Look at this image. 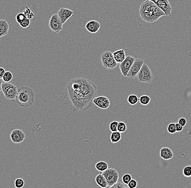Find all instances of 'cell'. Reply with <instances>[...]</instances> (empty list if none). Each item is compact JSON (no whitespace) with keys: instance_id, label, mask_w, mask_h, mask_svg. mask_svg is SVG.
I'll return each mask as SVG.
<instances>
[{"instance_id":"cell-19","label":"cell","mask_w":191,"mask_h":188,"mask_svg":"<svg viewBox=\"0 0 191 188\" xmlns=\"http://www.w3.org/2000/svg\"><path fill=\"white\" fill-rule=\"evenodd\" d=\"M113 55L116 62L117 64H120L123 62L126 58L125 51L124 49L118 50L116 51L113 53Z\"/></svg>"},{"instance_id":"cell-24","label":"cell","mask_w":191,"mask_h":188,"mask_svg":"<svg viewBox=\"0 0 191 188\" xmlns=\"http://www.w3.org/2000/svg\"><path fill=\"white\" fill-rule=\"evenodd\" d=\"M139 101V98L135 94H131L128 97V103L132 106L137 104Z\"/></svg>"},{"instance_id":"cell-28","label":"cell","mask_w":191,"mask_h":188,"mask_svg":"<svg viewBox=\"0 0 191 188\" xmlns=\"http://www.w3.org/2000/svg\"><path fill=\"white\" fill-rule=\"evenodd\" d=\"M127 130V125L123 122H118V125L117 131L120 132L121 133H124Z\"/></svg>"},{"instance_id":"cell-15","label":"cell","mask_w":191,"mask_h":188,"mask_svg":"<svg viewBox=\"0 0 191 188\" xmlns=\"http://www.w3.org/2000/svg\"><path fill=\"white\" fill-rule=\"evenodd\" d=\"M101 28V24L96 20H91L86 23L85 28L91 33L98 32Z\"/></svg>"},{"instance_id":"cell-34","label":"cell","mask_w":191,"mask_h":188,"mask_svg":"<svg viewBox=\"0 0 191 188\" xmlns=\"http://www.w3.org/2000/svg\"><path fill=\"white\" fill-rule=\"evenodd\" d=\"M127 186L129 188H136L137 186V182L135 179H132Z\"/></svg>"},{"instance_id":"cell-35","label":"cell","mask_w":191,"mask_h":188,"mask_svg":"<svg viewBox=\"0 0 191 188\" xmlns=\"http://www.w3.org/2000/svg\"><path fill=\"white\" fill-rule=\"evenodd\" d=\"M178 123L184 127V126H186V124H187V120L184 118H181L179 119Z\"/></svg>"},{"instance_id":"cell-31","label":"cell","mask_w":191,"mask_h":188,"mask_svg":"<svg viewBox=\"0 0 191 188\" xmlns=\"http://www.w3.org/2000/svg\"><path fill=\"white\" fill-rule=\"evenodd\" d=\"M167 131L171 134L175 133L176 132V125L175 123H170L167 127Z\"/></svg>"},{"instance_id":"cell-4","label":"cell","mask_w":191,"mask_h":188,"mask_svg":"<svg viewBox=\"0 0 191 188\" xmlns=\"http://www.w3.org/2000/svg\"><path fill=\"white\" fill-rule=\"evenodd\" d=\"M101 60L102 66L106 69H114L117 66V63L114 58L113 53L110 51H107L103 52L101 55Z\"/></svg>"},{"instance_id":"cell-5","label":"cell","mask_w":191,"mask_h":188,"mask_svg":"<svg viewBox=\"0 0 191 188\" xmlns=\"http://www.w3.org/2000/svg\"><path fill=\"white\" fill-rule=\"evenodd\" d=\"M2 92L4 96L7 99H16L18 92L17 87L14 84L9 82H3L2 84Z\"/></svg>"},{"instance_id":"cell-13","label":"cell","mask_w":191,"mask_h":188,"mask_svg":"<svg viewBox=\"0 0 191 188\" xmlns=\"http://www.w3.org/2000/svg\"><path fill=\"white\" fill-rule=\"evenodd\" d=\"M93 103L101 109H108L110 106V101L107 97L104 96L96 97L93 99Z\"/></svg>"},{"instance_id":"cell-17","label":"cell","mask_w":191,"mask_h":188,"mask_svg":"<svg viewBox=\"0 0 191 188\" xmlns=\"http://www.w3.org/2000/svg\"><path fill=\"white\" fill-rule=\"evenodd\" d=\"M160 156L165 161H168L173 158L174 154L173 151L169 147H163L160 149Z\"/></svg>"},{"instance_id":"cell-7","label":"cell","mask_w":191,"mask_h":188,"mask_svg":"<svg viewBox=\"0 0 191 188\" xmlns=\"http://www.w3.org/2000/svg\"><path fill=\"white\" fill-rule=\"evenodd\" d=\"M101 173L105 177L109 186L111 187L117 183L119 179V174L115 168H108L106 170Z\"/></svg>"},{"instance_id":"cell-3","label":"cell","mask_w":191,"mask_h":188,"mask_svg":"<svg viewBox=\"0 0 191 188\" xmlns=\"http://www.w3.org/2000/svg\"><path fill=\"white\" fill-rule=\"evenodd\" d=\"M35 95L31 87L23 86L18 90L15 101L17 105L22 108H27L33 106L35 102Z\"/></svg>"},{"instance_id":"cell-1","label":"cell","mask_w":191,"mask_h":188,"mask_svg":"<svg viewBox=\"0 0 191 188\" xmlns=\"http://www.w3.org/2000/svg\"><path fill=\"white\" fill-rule=\"evenodd\" d=\"M97 87L85 77H77L70 80L58 101L74 112L90 109L97 95Z\"/></svg>"},{"instance_id":"cell-25","label":"cell","mask_w":191,"mask_h":188,"mask_svg":"<svg viewBox=\"0 0 191 188\" xmlns=\"http://www.w3.org/2000/svg\"><path fill=\"white\" fill-rule=\"evenodd\" d=\"M151 101V99L148 95H142L139 98V101L140 103L143 106H147L150 104V102Z\"/></svg>"},{"instance_id":"cell-11","label":"cell","mask_w":191,"mask_h":188,"mask_svg":"<svg viewBox=\"0 0 191 188\" xmlns=\"http://www.w3.org/2000/svg\"><path fill=\"white\" fill-rule=\"evenodd\" d=\"M155 4L164 13L166 16H169L171 14V8L168 0H150Z\"/></svg>"},{"instance_id":"cell-9","label":"cell","mask_w":191,"mask_h":188,"mask_svg":"<svg viewBox=\"0 0 191 188\" xmlns=\"http://www.w3.org/2000/svg\"><path fill=\"white\" fill-rule=\"evenodd\" d=\"M145 62L142 59H136L134 62L132 67L130 68L127 77L130 78L131 79H134L137 77V74L140 72V70L142 68V66Z\"/></svg>"},{"instance_id":"cell-30","label":"cell","mask_w":191,"mask_h":188,"mask_svg":"<svg viewBox=\"0 0 191 188\" xmlns=\"http://www.w3.org/2000/svg\"><path fill=\"white\" fill-rule=\"evenodd\" d=\"M182 173L186 177H191V166H186L183 168Z\"/></svg>"},{"instance_id":"cell-22","label":"cell","mask_w":191,"mask_h":188,"mask_svg":"<svg viewBox=\"0 0 191 188\" xmlns=\"http://www.w3.org/2000/svg\"><path fill=\"white\" fill-rule=\"evenodd\" d=\"M122 138V135L119 132H114L110 135L111 142L113 144L117 143L118 142L120 141Z\"/></svg>"},{"instance_id":"cell-29","label":"cell","mask_w":191,"mask_h":188,"mask_svg":"<svg viewBox=\"0 0 191 188\" xmlns=\"http://www.w3.org/2000/svg\"><path fill=\"white\" fill-rule=\"evenodd\" d=\"M132 179V177L129 173H126L122 177L123 183L125 184L126 185H128V183L130 182V181Z\"/></svg>"},{"instance_id":"cell-37","label":"cell","mask_w":191,"mask_h":188,"mask_svg":"<svg viewBox=\"0 0 191 188\" xmlns=\"http://www.w3.org/2000/svg\"><path fill=\"white\" fill-rule=\"evenodd\" d=\"M5 70L3 67H0V78L2 79L4 74H5Z\"/></svg>"},{"instance_id":"cell-12","label":"cell","mask_w":191,"mask_h":188,"mask_svg":"<svg viewBox=\"0 0 191 188\" xmlns=\"http://www.w3.org/2000/svg\"><path fill=\"white\" fill-rule=\"evenodd\" d=\"M10 138L13 143L15 144H19L24 141L26 134L24 132L20 129H15L11 132Z\"/></svg>"},{"instance_id":"cell-36","label":"cell","mask_w":191,"mask_h":188,"mask_svg":"<svg viewBox=\"0 0 191 188\" xmlns=\"http://www.w3.org/2000/svg\"><path fill=\"white\" fill-rule=\"evenodd\" d=\"M175 125H176V132H180L182 131L183 130V127L180 125L179 123H176L175 124Z\"/></svg>"},{"instance_id":"cell-38","label":"cell","mask_w":191,"mask_h":188,"mask_svg":"<svg viewBox=\"0 0 191 188\" xmlns=\"http://www.w3.org/2000/svg\"><path fill=\"white\" fill-rule=\"evenodd\" d=\"M2 79H1V78H0V92H1V91H2V88H1V86H2Z\"/></svg>"},{"instance_id":"cell-23","label":"cell","mask_w":191,"mask_h":188,"mask_svg":"<svg viewBox=\"0 0 191 188\" xmlns=\"http://www.w3.org/2000/svg\"><path fill=\"white\" fill-rule=\"evenodd\" d=\"M108 164L107 163L103 161H99L96 164L95 168L97 170L100 171L101 172H103L106 171L108 168Z\"/></svg>"},{"instance_id":"cell-8","label":"cell","mask_w":191,"mask_h":188,"mask_svg":"<svg viewBox=\"0 0 191 188\" xmlns=\"http://www.w3.org/2000/svg\"><path fill=\"white\" fill-rule=\"evenodd\" d=\"M49 27L54 33L60 32L63 29V24L58 14L52 16L49 21Z\"/></svg>"},{"instance_id":"cell-26","label":"cell","mask_w":191,"mask_h":188,"mask_svg":"<svg viewBox=\"0 0 191 188\" xmlns=\"http://www.w3.org/2000/svg\"><path fill=\"white\" fill-rule=\"evenodd\" d=\"M13 78V75L12 72L8 71H5V74L2 78L3 81L8 83L12 80Z\"/></svg>"},{"instance_id":"cell-2","label":"cell","mask_w":191,"mask_h":188,"mask_svg":"<svg viewBox=\"0 0 191 188\" xmlns=\"http://www.w3.org/2000/svg\"><path fill=\"white\" fill-rule=\"evenodd\" d=\"M139 14L142 20L150 24L157 21L160 17L166 16L161 9L150 0H146L141 4Z\"/></svg>"},{"instance_id":"cell-18","label":"cell","mask_w":191,"mask_h":188,"mask_svg":"<svg viewBox=\"0 0 191 188\" xmlns=\"http://www.w3.org/2000/svg\"><path fill=\"white\" fill-rule=\"evenodd\" d=\"M9 25L5 20L0 19V38L8 34Z\"/></svg>"},{"instance_id":"cell-20","label":"cell","mask_w":191,"mask_h":188,"mask_svg":"<svg viewBox=\"0 0 191 188\" xmlns=\"http://www.w3.org/2000/svg\"><path fill=\"white\" fill-rule=\"evenodd\" d=\"M21 11L22 13L26 16L27 19L31 21H34L36 19V16L32 12L31 9L27 5L23 6L21 9Z\"/></svg>"},{"instance_id":"cell-6","label":"cell","mask_w":191,"mask_h":188,"mask_svg":"<svg viewBox=\"0 0 191 188\" xmlns=\"http://www.w3.org/2000/svg\"><path fill=\"white\" fill-rule=\"evenodd\" d=\"M137 79L139 82L150 83L153 79V75L151 70L148 65L144 63L140 72L137 76Z\"/></svg>"},{"instance_id":"cell-14","label":"cell","mask_w":191,"mask_h":188,"mask_svg":"<svg viewBox=\"0 0 191 188\" xmlns=\"http://www.w3.org/2000/svg\"><path fill=\"white\" fill-rule=\"evenodd\" d=\"M58 15L60 17L63 24L64 25L70 17L74 16V12L67 8L62 7L58 11Z\"/></svg>"},{"instance_id":"cell-10","label":"cell","mask_w":191,"mask_h":188,"mask_svg":"<svg viewBox=\"0 0 191 188\" xmlns=\"http://www.w3.org/2000/svg\"><path fill=\"white\" fill-rule=\"evenodd\" d=\"M135 58L132 56H128L126 57L125 60L120 64L121 71L124 77H127L130 68L132 67L134 62L135 61Z\"/></svg>"},{"instance_id":"cell-33","label":"cell","mask_w":191,"mask_h":188,"mask_svg":"<svg viewBox=\"0 0 191 188\" xmlns=\"http://www.w3.org/2000/svg\"><path fill=\"white\" fill-rule=\"evenodd\" d=\"M109 188H129L126 184H124L123 182H117L114 184V186H111Z\"/></svg>"},{"instance_id":"cell-32","label":"cell","mask_w":191,"mask_h":188,"mask_svg":"<svg viewBox=\"0 0 191 188\" xmlns=\"http://www.w3.org/2000/svg\"><path fill=\"white\" fill-rule=\"evenodd\" d=\"M118 125V122L116 121L111 122L109 125V129L110 131L112 132L117 131Z\"/></svg>"},{"instance_id":"cell-27","label":"cell","mask_w":191,"mask_h":188,"mask_svg":"<svg viewBox=\"0 0 191 188\" xmlns=\"http://www.w3.org/2000/svg\"><path fill=\"white\" fill-rule=\"evenodd\" d=\"M25 186V181L21 178H18L15 179L14 186L16 188H22Z\"/></svg>"},{"instance_id":"cell-16","label":"cell","mask_w":191,"mask_h":188,"mask_svg":"<svg viewBox=\"0 0 191 188\" xmlns=\"http://www.w3.org/2000/svg\"><path fill=\"white\" fill-rule=\"evenodd\" d=\"M15 18L17 23L23 28H27L31 24V20L27 19L22 13L17 14Z\"/></svg>"},{"instance_id":"cell-21","label":"cell","mask_w":191,"mask_h":188,"mask_svg":"<svg viewBox=\"0 0 191 188\" xmlns=\"http://www.w3.org/2000/svg\"><path fill=\"white\" fill-rule=\"evenodd\" d=\"M95 180L97 184V185L101 188H106L108 186V182L106 180L105 177L103 176L101 172L96 176Z\"/></svg>"}]
</instances>
